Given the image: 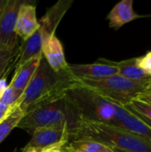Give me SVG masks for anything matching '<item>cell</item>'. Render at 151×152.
<instances>
[{
	"instance_id": "obj_1",
	"label": "cell",
	"mask_w": 151,
	"mask_h": 152,
	"mask_svg": "<svg viewBox=\"0 0 151 152\" xmlns=\"http://www.w3.org/2000/svg\"><path fill=\"white\" fill-rule=\"evenodd\" d=\"M65 99L77 118L98 122L138 134L151 142V129L121 106L78 82L66 91Z\"/></svg>"
},
{
	"instance_id": "obj_2",
	"label": "cell",
	"mask_w": 151,
	"mask_h": 152,
	"mask_svg": "<svg viewBox=\"0 0 151 152\" xmlns=\"http://www.w3.org/2000/svg\"><path fill=\"white\" fill-rule=\"evenodd\" d=\"M78 82L69 70L55 72L43 57L17 105L26 113L33 108L63 98L66 91Z\"/></svg>"
},
{
	"instance_id": "obj_3",
	"label": "cell",
	"mask_w": 151,
	"mask_h": 152,
	"mask_svg": "<svg viewBox=\"0 0 151 152\" xmlns=\"http://www.w3.org/2000/svg\"><path fill=\"white\" fill-rule=\"evenodd\" d=\"M69 141L89 139L128 152H151V142L130 132L79 118L69 126Z\"/></svg>"
},
{
	"instance_id": "obj_4",
	"label": "cell",
	"mask_w": 151,
	"mask_h": 152,
	"mask_svg": "<svg viewBox=\"0 0 151 152\" xmlns=\"http://www.w3.org/2000/svg\"><path fill=\"white\" fill-rule=\"evenodd\" d=\"M77 118L73 109L65 96L58 101L31 109L25 113L17 127L32 134L39 128L52 126H69Z\"/></svg>"
},
{
	"instance_id": "obj_5",
	"label": "cell",
	"mask_w": 151,
	"mask_h": 152,
	"mask_svg": "<svg viewBox=\"0 0 151 152\" xmlns=\"http://www.w3.org/2000/svg\"><path fill=\"white\" fill-rule=\"evenodd\" d=\"M79 82L103 97L125 107L138 98L148 86L150 80L133 81L117 74L101 80H83Z\"/></svg>"
},
{
	"instance_id": "obj_6",
	"label": "cell",
	"mask_w": 151,
	"mask_h": 152,
	"mask_svg": "<svg viewBox=\"0 0 151 152\" xmlns=\"http://www.w3.org/2000/svg\"><path fill=\"white\" fill-rule=\"evenodd\" d=\"M23 1L7 0L0 17V54L12 53L19 50L15 31L18 12Z\"/></svg>"
},
{
	"instance_id": "obj_7",
	"label": "cell",
	"mask_w": 151,
	"mask_h": 152,
	"mask_svg": "<svg viewBox=\"0 0 151 152\" xmlns=\"http://www.w3.org/2000/svg\"><path fill=\"white\" fill-rule=\"evenodd\" d=\"M69 142V126H52L39 128L31 134V138L23 149L45 150L52 147H64Z\"/></svg>"
},
{
	"instance_id": "obj_8",
	"label": "cell",
	"mask_w": 151,
	"mask_h": 152,
	"mask_svg": "<svg viewBox=\"0 0 151 152\" xmlns=\"http://www.w3.org/2000/svg\"><path fill=\"white\" fill-rule=\"evenodd\" d=\"M71 75L78 81L101 80L118 74L114 61H98L90 64H69Z\"/></svg>"
},
{
	"instance_id": "obj_9",
	"label": "cell",
	"mask_w": 151,
	"mask_h": 152,
	"mask_svg": "<svg viewBox=\"0 0 151 152\" xmlns=\"http://www.w3.org/2000/svg\"><path fill=\"white\" fill-rule=\"evenodd\" d=\"M73 4V0H60L51 6L45 14L38 20L39 29L42 32L44 41L55 35L56 29L65 13Z\"/></svg>"
},
{
	"instance_id": "obj_10",
	"label": "cell",
	"mask_w": 151,
	"mask_h": 152,
	"mask_svg": "<svg viewBox=\"0 0 151 152\" xmlns=\"http://www.w3.org/2000/svg\"><path fill=\"white\" fill-rule=\"evenodd\" d=\"M42 55L55 72L69 70V64L66 61L62 44L56 35L43 42Z\"/></svg>"
},
{
	"instance_id": "obj_11",
	"label": "cell",
	"mask_w": 151,
	"mask_h": 152,
	"mask_svg": "<svg viewBox=\"0 0 151 152\" xmlns=\"http://www.w3.org/2000/svg\"><path fill=\"white\" fill-rule=\"evenodd\" d=\"M39 28V22L36 19V10L34 4L22 2L20 6L15 31L22 41L29 37Z\"/></svg>"
},
{
	"instance_id": "obj_12",
	"label": "cell",
	"mask_w": 151,
	"mask_h": 152,
	"mask_svg": "<svg viewBox=\"0 0 151 152\" xmlns=\"http://www.w3.org/2000/svg\"><path fill=\"white\" fill-rule=\"evenodd\" d=\"M42 58L43 55L40 54L31 59L30 61L25 62L24 64L15 68L14 75L9 85L16 91L23 94V92L28 86L29 82L33 78L34 75L36 74Z\"/></svg>"
},
{
	"instance_id": "obj_13",
	"label": "cell",
	"mask_w": 151,
	"mask_h": 152,
	"mask_svg": "<svg viewBox=\"0 0 151 152\" xmlns=\"http://www.w3.org/2000/svg\"><path fill=\"white\" fill-rule=\"evenodd\" d=\"M133 5V0H122L117 3L107 16L109 28L118 29L125 24L138 19L140 16L134 12Z\"/></svg>"
},
{
	"instance_id": "obj_14",
	"label": "cell",
	"mask_w": 151,
	"mask_h": 152,
	"mask_svg": "<svg viewBox=\"0 0 151 152\" xmlns=\"http://www.w3.org/2000/svg\"><path fill=\"white\" fill-rule=\"evenodd\" d=\"M44 37L39 28L19 47V54L15 61V68L24 64L31 59L42 54Z\"/></svg>"
},
{
	"instance_id": "obj_15",
	"label": "cell",
	"mask_w": 151,
	"mask_h": 152,
	"mask_svg": "<svg viewBox=\"0 0 151 152\" xmlns=\"http://www.w3.org/2000/svg\"><path fill=\"white\" fill-rule=\"evenodd\" d=\"M118 69V75L133 81H149L151 75L145 72L137 63V58H132L114 62Z\"/></svg>"
},
{
	"instance_id": "obj_16",
	"label": "cell",
	"mask_w": 151,
	"mask_h": 152,
	"mask_svg": "<svg viewBox=\"0 0 151 152\" xmlns=\"http://www.w3.org/2000/svg\"><path fill=\"white\" fill-rule=\"evenodd\" d=\"M62 150L68 152H114L110 147L89 139L69 141Z\"/></svg>"
},
{
	"instance_id": "obj_17",
	"label": "cell",
	"mask_w": 151,
	"mask_h": 152,
	"mask_svg": "<svg viewBox=\"0 0 151 152\" xmlns=\"http://www.w3.org/2000/svg\"><path fill=\"white\" fill-rule=\"evenodd\" d=\"M24 115L25 112L19 107V105H16L11 114L0 124V144L10 134L12 129L17 127L19 122Z\"/></svg>"
},
{
	"instance_id": "obj_18",
	"label": "cell",
	"mask_w": 151,
	"mask_h": 152,
	"mask_svg": "<svg viewBox=\"0 0 151 152\" xmlns=\"http://www.w3.org/2000/svg\"><path fill=\"white\" fill-rule=\"evenodd\" d=\"M21 95H22L21 93L16 91L10 85H8V86L6 87V89L4 90V92L0 97V102L13 108L18 104V102L21 97Z\"/></svg>"
},
{
	"instance_id": "obj_19",
	"label": "cell",
	"mask_w": 151,
	"mask_h": 152,
	"mask_svg": "<svg viewBox=\"0 0 151 152\" xmlns=\"http://www.w3.org/2000/svg\"><path fill=\"white\" fill-rule=\"evenodd\" d=\"M136 111L137 113H140L141 115L144 116L145 118L151 120V105L146 102H143L139 100H134L129 104L125 105Z\"/></svg>"
},
{
	"instance_id": "obj_20",
	"label": "cell",
	"mask_w": 151,
	"mask_h": 152,
	"mask_svg": "<svg viewBox=\"0 0 151 152\" xmlns=\"http://www.w3.org/2000/svg\"><path fill=\"white\" fill-rule=\"evenodd\" d=\"M19 50L12 53H4L0 54V77L5 72V70L13 64L18 57Z\"/></svg>"
},
{
	"instance_id": "obj_21",
	"label": "cell",
	"mask_w": 151,
	"mask_h": 152,
	"mask_svg": "<svg viewBox=\"0 0 151 152\" xmlns=\"http://www.w3.org/2000/svg\"><path fill=\"white\" fill-rule=\"evenodd\" d=\"M137 63L145 72L151 75V52L142 57H138Z\"/></svg>"
},
{
	"instance_id": "obj_22",
	"label": "cell",
	"mask_w": 151,
	"mask_h": 152,
	"mask_svg": "<svg viewBox=\"0 0 151 152\" xmlns=\"http://www.w3.org/2000/svg\"><path fill=\"white\" fill-rule=\"evenodd\" d=\"M15 68V62L13 63V64H12L6 70H5V72L0 77V97H1V95L3 94V93L4 92V90L6 89V87L8 86V85H7V77H8V75L10 74V72L12 70V69H14Z\"/></svg>"
},
{
	"instance_id": "obj_23",
	"label": "cell",
	"mask_w": 151,
	"mask_h": 152,
	"mask_svg": "<svg viewBox=\"0 0 151 152\" xmlns=\"http://www.w3.org/2000/svg\"><path fill=\"white\" fill-rule=\"evenodd\" d=\"M136 100L142 101L143 102H146V103L151 105V79L150 80L149 85L146 87V89L138 96V98Z\"/></svg>"
},
{
	"instance_id": "obj_24",
	"label": "cell",
	"mask_w": 151,
	"mask_h": 152,
	"mask_svg": "<svg viewBox=\"0 0 151 152\" xmlns=\"http://www.w3.org/2000/svg\"><path fill=\"white\" fill-rule=\"evenodd\" d=\"M13 108L9 107V106L0 102V124L11 114V112L12 111Z\"/></svg>"
},
{
	"instance_id": "obj_25",
	"label": "cell",
	"mask_w": 151,
	"mask_h": 152,
	"mask_svg": "<svg viewBox=\"0 0 151 152\" xmlns=\"http://www.w3.org/2000/svg\"><path fill=\"white\" fill-rule=\"evenodd\" d=\"M125 108L129 112H131V113H132V114H133L135 117H137V118H139L142 123H144L146 126H149V127L151 129V120H150V119H149V118H145L144 116L141 115L140 113H137L136 111H134L133 110H132V109H131V108H129L128 106H125Z\"/></svg>"
},
{
	"instance_id": "obj_26",
	"label": "cell",
	"mask_w": 151,
	"mask_h": 152,
	"mask_svg": "<svg viewBox=\"0 0 151 152\" xmlns=\"http://www.w3.org/2000/svg\"><path fill=\"white\" fill-rule=\"evenodd\" d=\"M62 149H63V147H61V146H56V147H52V148L43 150L40 152H61Z\"/></svg>"
},
{
	"instance_id": "obj_27",
	"label": "cell",
	"mask_w": 151,
	"mask_h": 152,
	"mask_svg": "<svg viewBox=\"0 0 151 152\" xmlns=\"http://www.w3.org/2000/svg\"><path fill=\"white\" fill-rule=\"evenodd\" d=\"M7 3V0H0V17L2 15V12L4 9V6Z\"/></svg>"
},
{
	"instance_id": "obj_28",
	"label": "cell",
	"mask_w": 151,
	"mask_h": 152,
	"mask_svg": "<svg viewBox=\"0 0 151 152\" xmlns=\"http://www.w3.org/2000/svg\"><path fill=\"white\" fill-rule=\"evenodd\" d=\"M40 150H36V149H23L21 152H40Z\"/></svg>"
},
{
	"instance_id": "obj_29",
	"label": "cell",
	"mask_w": 151,
	"mask_h": 152,
	"mask_svg": "<svg viewBox=\"0 0 151 152\" xmlns=\"http://www.w3.org/2000/svg\"><path fill=\"white\" fill-rule=\"evenodd\" d=\"M114 152H128V151H122V150H119V149H115V148H111Z\"/></svg>"
},
{
	"instance_id": "obj_30",
	"label": "cell",
	"mask_w": 151,
	"mask_h": 152,
	"mask_svg": "<svg viewBox=\"0 0 151 152\" xmlns=\"http://www.w3.org/2000/svg\"><path fill=\"white\" fill-rule=\"evenodd\" d=\"M61 152H68V151H63V150H62V151H61Z\"/></svg>"
},
{
	"instance_id": "obj_31",
	"label": "cell",
	"mask_w": 151,
	"mask_h": 152,
	"mask_svg": "<svg viewBox=\"0 0 151 152\" xmlns=\"http://www.w3.org/2000/svg\"><path fill=\"white\" fill-rule=\"evenodd\" d=\"M13 152H15V151H13Z\"/></svg>"
}]
</instances>
